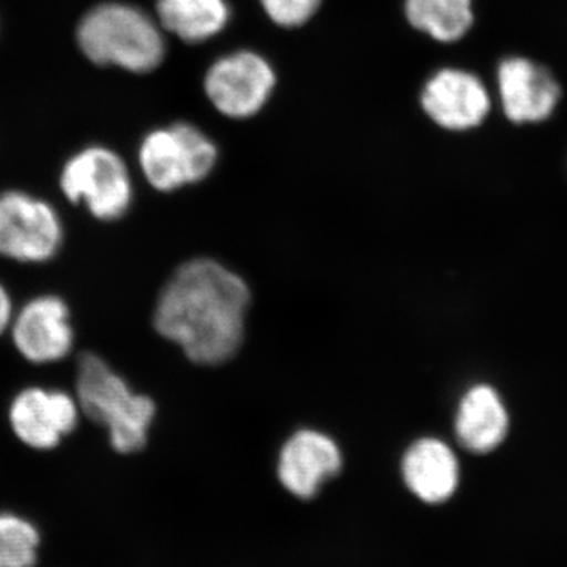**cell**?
Segmentation results:
<instances>
[{
  "mask_svg": "<svg viewBox=\"0 0 567 567\" xmlns=\"http://www.w3.org/2000/svg\"><path fill=\"white\" fill-rule=\"evenodd\" d=\"M249 305L251 290L240 275L210 257H196L164 284L153 327L193 363L218 365L244 344Z\"/></svg>",
  "mask_w": 567,
  "mask_h": 567,
  "instance_id": "cell-1",
  "label": "cell"
},
{
  "mask_svg": "<svg viewBox=\"0 0 567 567\" xmlns=\"http://www.w3.org/2000/svg\"><path fill=\"white\" fill-rule=\"evenodd\" d=\"M76 399L82 415L106 427L112 450L118 454L141 453L156 416V404L134 393L121 374L100 354H81L76 369Z\"/></svg>",
  "mask_w": 567,
  "mask_h": 567,
  "instance_id": "cell-2",
  "label": "cell"
},
{
  "mask_svg": "<svg viewBox=\"0 0 567 567\" xmlns=\"http://www.w3.org/2000/svg\"><path fill=\"white\" fill-rule=\"evenodd\" d=\"M76 40L89 61L130 73H151L166 55L159 22L128 3L93 7L80 21Z\"/></svg>",
  "mask_w": 567,
  "mask_h": 567,
  "instance_id": "cell-3",
  "label": "cell"
},
{
  "mask_svg": "<svg viewBox=\"0 0 567 567\" xmlns=\"http://www.w3.org/2000/svg\"><path fill=\"white\" fill-rule=\"evenodd\" d=\"M216 162L215 142L192 123L153 130L140 147L142 174L152 188L162 193L203 182L215 169Z\"/></svg>",
  "mask_w": 567,
  "mask_h": 567,
  "instance_id": "cell-4",
  "label": "cell"
},
{
  "mask_svg": "<svg viewBox=\"0 0 567 567\" xmlns=\"http://www.w3.org/2000/svg\"><path fill=\"white\" fill-rule=\"evenodd\" d=\"M61 189L71 204L84 205L93 218L117 221L133 204V183L121 156L102 145L84 148L63 166Z\"/></svg>",
  "mask_w": 567,
  "mask_h": 567,
  "instance_id": "cell-5",
  "label": "cell"
},
{
  "mask_svg": "<svg viewBox=\"0 0 567 567\" xmlns=\"http://www.w3.org/2000/svg\"><path fill=\"white\" fill-rule=\"evenodd\" d=\"M65 227L59 212L32 194L0 193V257L18 264H48L62 251Z\"/></svg>",
  "mask_w": 567,
  "mask_h": 567,
  "instance_id": "cell-6",
  "label": "cell"
},
{
  "mask_svg": "<svg viewBox=\"0 0 567 567\" xmlns=\"http://www.w3.org/2000/svg\"><path fill=\"white\" fill-rule=\"evenodd\" d=\"M276 87L274 65L259 52L235 51L212 63L204 78L208 102L235 121L254 117L270 102Z\"/></svg>",
  "mask_w": 567,
  "mask_h": 567,
  "instance_id": "cell-7",
  "label": "cell"
},
{
  "mask_svg": "<svg viewBox=\"0 0 567 567\" xmlns=\"http://www.w3.org/2000/svg\"><path fill=\"white\" fill-rule=\"evenodd\" d=\"M344 468V454L334 439L316 429H300L284 443L276 477L286 494L312 502Z\"/></svg>",
  "mask_w": 567,
  "mask_h": 567,
  "instance_id": "cell-8",
  "label": "cell"
},
{
  "mask_svg": "<svg viewBox=\"0 0 567 567\" xmlns=\"http://www.w3.org/2000/svg\"><path fill=\"white\" fill-rule=\"evenodd\" d=\"M424 114L446 132L464 133L483 125L491 114L487 85L473 71L445 66L424 82L420 95Z\"/></svg>",
  "mask_w": 567,
  "mask_h": 567,
  "instance_id": "cell-9",
  "label": "cell"
},
{
  "mask_svg": "<svg viewBox=\"0 0 567 567\" xmlns=\"http://www.w3.org/2000/svg\"><path fill=\"white\" fill-rule=\"evenodd\" d=\"M81 416L76 395L54 388H24L9 406L11 432L35 451L55 450L76 431Z\"/></svg>",
  "mask_w": 567,
  "mask_h": 567,
  "instance_id": "cell-10",
  "label": "cell"
},
{
  "mask_svg": "<svg viewBox=\"0 0 567 567\" xmlns=\"http://www.w3.org/2000/svg\"><path fill=\"white\" fill-rule=\"evenodd\" d=\"M503 114L514 125L548 121L561 102V85L543 63L524 55H507L495 71Z\"/></svg>",
  "mask_w": 567,
  "mask_h": 567,
  "instance_id": "cell-11",
  "label": "cell"
},
{
  "mask_svg": "<svg viewBox=\"0 0 567 567\" xmlns=\"http://www.w3.org/2000/svg\"><path fill=\"white\" fill-rule=\"evenodd\" d=\"M10 331L14 349L32 364L59 363L73 350L70 308L58 295L44 293L29 300L14 312Z\"/></svg>",
  "mask_w": 567,
  "mask_h": 567,
  "instance_id": "cell-12",
  "label": "cell"
},
{
  "mask_svg": "<svg viewBox=\"0 0 567 567\" xmlns=\"http://www.w3.org/2000/svg\"><path fill=\"white\" fill-rule=\"evenodd\" d=\"M513 416L505 395L488 382H475L458 395L453 415L457 447L473 456H488L505 445Z\"/></svg>",
  "mask_w": 567,
  "mask_h": 567,
  "instance_id": "cell-13",
  "label": "cell"
},
{
  "mask_svg": "<svg viewBox=\"0 0 567 567\" xmlns=\"http://www.w3.org/2000/svg\"><path fill=\"white\" fill-rule=\"evenodd\" d=\"M401 477L406 491L424 505L450 502L461 484L456 447L440 436H420L402 454Z\"/></svg>",
  "mask_w": 567,
  "mask_h": 567,
  "instance_id": "cell-14",
  "label": "cell"
},
{
  "mask_svg": "<svg viewBox=\"0 0 567 567\" xmlns=\"http://www.w3.org/2000/svg\"><path fill=\"white\" fill-rule=\"evenodd\" d=\"M156 21L185 43L215 39L230 21L227 0H158Z\"/></svg>",
  "mask_w": 567,
  "mask_h": 567,
  "instance_id": "cell-15",
  "label": "cell"
},
{
  "mask_svg": "<svg viewBox=\"0 0 567 567\" xmlns=\"http://www.w3.org/2000/svg\"><path fill=\"white\" fill-rule=\"evenodd\" d=\"M406 21L439 43H456L475 24L473 0H405Z\"/></svg>",
  "mask_w": 567,
  "mask_h": 567,
  "instance_id": "cell-16",
  "label": "cell"
},
{
  "mask_svg": "<svg viewBox=\"0 0 567 567\" xmlns=\"http://www.w3.org/2000/svg\"><path fill=\"white\" fill-rule=\"evenodd\" d=\"M41 544L40 528L31 518L0 511V567H37Z\"/></svg>",
  "mask_w": 567,
  "mask_h": 567,
  "instance_id": "cell-17",
  "label": "cell"
},
{
  "mask_svg": "<svg viewBox=\"0 0 567 567\" xmlns=\"http://www.w3.org/2000/svg\"><path fill=\"white\" fill-rule=\"evenodd\" d=\"M260 6L279 28H301L311 21L320 9L322 0H259Z\"/></svg>",
  "mask_w": 567,
  "mask_h": 567,
  "instance_id": "cell-18",
  "label": "cell"
},
{
  "mask_svg": "<svg viewBox=\"0 0 567 567\" xmlns=\"http://www.w3.org/2000/svg\"><path fill=\"white\" fill-rule=\"evenodd\" d=\"M14 306L7 287L0 282V336L10 330L13 323Z\"/></svg>",
  "mask_w": 567,
  "mask_h": 567,
  "instance_id": "cell-19",
  "label": "cell"
}]
</instances>
